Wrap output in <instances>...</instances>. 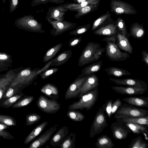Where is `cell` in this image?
Here are the masks:
<instances>
[{
    "label": "cell",
    "instance_id": "obj_1",
    "mask_svg": "<svg viewBox=\"0 0 148 148\" xmlns=\"http://www.w3.org/2000/svg\"><path fill=\"white\" fill-rule=\"evenodd\" d=\"M40 70L38 68L32 70L30 67L23 68L16 75L9 86L23 90L32 84L39 74Z\"/></svg>",
    "mask_w": 148,
    "mask_h": 148
},
{
    "label": "cell",
    "instance_id": "obj_2",
    "mask_svg": "<svg viewBox=\"0 0 148 148\" xmlns=\"http://www.w3.org/2000/svg\"><path fill=\"white\" fill-rule=\"evenodd\" d=\"M116 34L111 37H106L102 40L105 41L106 45L105 48L106 55L112 61H124L130 57L127 52L121 51L116 44Z\"/></svg>",
    "mask_w": 148,
    "mask_h": 148
},
{
    "label": "cell",
    "instance_id": "obj_3",
    "mask_svg": "<svg viewBox=\"0 0 148 148\" xmlns=\"http://www.w3.org/2000/svg\"><path fill=\"white\" fill-rule=\"evenodd\" d=\"M98 87L83 95L77 101L73 102L68 107L69 110H90L97 100L99 94Z\"/></svg>",
    "mask_w": 148,
    "mask_h": 148
},
{
    "label": "cell",
    "instance_id": "obj_4",
    "mask_svg": "<svg viewBox=\"0 0 148 148\" xmlns=\"http://www.w3.org/2000/svg\"><path fill=\"white\" fill-rule=\"evenodd\" d=\"M14 25L18 28L28 32L44 33L45 31L42 29V24L30 14L17 18L14 21Z\"/></svg>",
    "mask_w": 148,
    "mask_h": 148
},
{
    "label": "cell",
    "instance_id": "obj_5",
    "mask_svg": "<svg viewBox=\"0 0 148 148\" xmlns=\"http://www.w3.org/2000/svg\"><path fill=\"white\" fill-rule=\"evenodd\" d=\"M108 125L107 116L103 109L99 107L90 128V137L93 138L96 135L101 132Z\"/></svg>",
    "mask_w": 148,
    "mask_h": 148
},
{
    "label": "cell",
    "instance_id": "obj_6",
    "mask_svg": "<svg viewBox=\"0 0 148 148\" xmlns=\"http://www.w3.org/2000/svg\"><path fill=\"white\" fill-rule=\"evenodd\" d=\"M114 114V116L144 117L148 116V110L123 103L119 107Z\"/></svg>",
    "mask_w": 148,
    "mask_h": 148
},
{
    "label": "cell",
    "instance_id": "obj_7",
    "mask_svg": "<svg viewBox=\"0 0 148 148\" xmlns=\"http://www.w3.org/2000/svg\"><path fill=\"white\" fill-rule=\"evenodd\" d=\"M100 46V44L96 42H90L88 43L79 57L78 64L79 66H83L94 62V54Z\"/></svg>",
    "mask_w": 148,
    "mask_h": 148
},
{
    "label": "cell",
    "instance_id": "obj_8",
    "mask_svg": "<svg viewBox=\"0 0 148 148\" xmlns=\"http://www.w3.org/2000/svg\"><path fill=\"white\" fill-rule=\"evenodd\" d=\"M37 107L43 112L49 114H54L60 108L61 104L56 100L49 99L41 95L37 101Z\"/></svg>",
    "mask_w": 148,
    "mask_h": 148
},
{
    "label": "cell",
    "instance_id": "obj_9",
    "mask_svg": "<svg viewBox=\"0 0 148 148\" xmlns=\"http://www.w3.org/2000/svg\"><path fill=\"white\" fill-rule=\"evenodd\" d=\"M111 11L117 15L125 14L134 15L137 12L131 4L120 0H112L110 3Z\"/></svg>",
    "mask_w": 148,
    "mask_h": 148
},
{
    "label": "cell",
    "instance_id": "obj_10",
    "mask_svg": "<svg viewBox=\"0 0 148 148\" xmlns=\"http://www.w3.org/2000/svg\"><path fill=\"white\" fill-rule=\"evenodd\" d=\"M47 20L53 27L50 31V34L53 36L60 35L67 31L75 28L78 25L76 23L64 20L53 21L49 19Z\"/></svg>",
    "mask_w": 148,
    "mask_h": 148
},
{
    "label": "cell",
    "instance_id": "obj_11",
    "mask_svg": "<svg viewBox=\"0 0 148 148\" xmlns=\"http://www.w3.org/2000/svg\"><path fill=\"white\" fill-rule=\"evenodd\" d=\"M23 68V66H22L11 69L0 75V100L16 75Z\"/></svg>",
    "mask_w": 148,
    "mask_h": 148
},
{
    "label": "cell",
    "instance_id": "obj_12",
    "mask_svg": "<svg viewBox=\"0 0 148 148\" xmlns=\"http://www.w3.org/2000/svg\"><path fill=\"white\" fill-rule=\"evenodd\" d=\"M87 76L80 78H76L70 84L65 94V99H69L77 97L78 98L82 86Z\"/></svg>",
    "mask_w": 148,
    "mask_h": 148
},
{
    "label": "cell",
    "instance_id": "obj_13",
    "mask_svg": "<svg viewBox=\"0 0 148 148\" xmlns=\"http://www.w3.org/2000/svg\"><path fill=\"white\" fill-rule=\"evenodd\" d=\"M110 128L113 137L117 140H122L126 139L128 134L132 132L123 123L117 121L112 124Z\"/></svg>",
    "mask_w": 148,
    "mask_h": 148
},
{
    "label": "cell",
    "instance_id": "obj_14",
    "mask_svg": "<svg viewBox=\"0 0 148 148\" xmlns=\"http://www.w3.org/2000/svg\"><path fill=\"white\" fill-rule=\"evenodd\" d=\"M99 79L95 73L88 75L82 84L78 98L98 87Z\"/></svg>",
    "mask_w": 148,
    "mask_h": 148
},
{
    "label": "cell",
    "instance_id": "obj_15",
    "mask_svg": "<svg viewBox=\"0 0 148 148\" xmlns=\"http://www.w3.org/2000/svg\"><path fill=\"white\" fill-rule=\"evenodd\" d=\"M57 124L51 127L47 130L37 138L30 145L28 148H40L45 144L50 139L51 135L56 130Z\"/></svg>",
    "mask_w": 148,
    "mask_h": 148
},
{
    "label": "cell",
    "instance_id": "obj_16",
    "mask_svg": "<svg viewBox=\"0 0 148 148\" xmlns=\"http://www.w3.org/2000/svg\"><path fill=\"white\" fill-rule=\"evenodd\" d=\"M112 90L116 93L123 95H140L145 93L147 88H138L131 86H113Z\"/></svg>",
    "mask_w": 148,
    "mask_h": 148
},
{
    "label": "cell",
    "instance_id": "obj_17",
    "mask_svg": "<svg viewBox=\"0 0 148 148\" xmlns=\"http://www.w3.org/2000/svg\"><path fill=\"white\" fill-rule=\"evenodd\" d=\"M109 80L118 85L147 88V84L146 83L141 80L131 78L117 79L112 78H110Z\"/></svg>",
    "mask_w": 148,
    "mask_h": 148
},
{
    "label": "cell",
    "instance_id": "obj_18",
    "mask_svg": "<svg viewBox=\"0 0 148 148\" xmlns=\"http://www.w3.org/2000/svg\"><path fill=\"white\" fill-rule=\"evenodd\" d=\"M118 32L115 21L94 30L93 33L95 35L111 37L116 35Z\"/></svg>",
    "mask_w": 148,
    "mask_h": 148
},
{
    "label": "cell",
    "instance_id": "obj_19",
    "mask_svg": "<svg viewBox=\"0 0 148 148\" xmlns=\"http://www.w3.org/2000/svg\"><path fill=\"white\" fill-rule=\"evenodd\" d=\"M101 0H88L79 3H68L60 5L57 6L62 11L66 12L68 10L71 11H75L87 5L100 3Z\"/></svg>",
    "mask_w": 148,
    "mask_h": 148
},
{
    "label": "cell",
    "instance_id": "obj_20",
    "mask_svg": "<svg viewBox=\"0 0 148 148\" xmlns=\"http://www.w3.org/2000/svg\"><path fill=\"white\" fill-rule=\"evenodd\" d=\"M116 44L119 49L132 54L133 48L128 38L118 31L116 34Z\"/></svg>",
    "mask_w": 148,
    "mask_h": 148
},
{
    "label": "cell",
    "instance_id": "obj_21",
    "mask_svg": "<svg viewBox=\"0 0 148 148\" xmlns=\"http://www.w3.org/2000/svg\"><path fill=\"white\" fill-rule=\"evenodd\" d=\"M116 121L123 123H130L145 125L148 126V116L144 117L114 116Z\"/></svg>",
    "mask_w": 148,
    "mask_h": 148
},
{
    "label": "cell",
    "instance_id": "obj_22",
    "mask_svg": "<svg viewBox=\"0 0 148 148\" xmlns=\"http://www.w3.org/2000/svg\"><path fill=\"white\" fill-rule=\"evenodd\" d=\"M69 129L67 126L61 127L53 136L50 143L51 146L56 147L58 146L67 136Z\"/></svg>",
    "mask_w": 148,
    "mask_h": 148
},
{
    "label": "cell",
    "instance_id": "obj_23",
    "mask_svg": "<svg viewBox=\"0 0 148 148\" xmlns=\"http://www.w3.org/2000/svg\"><path fill=\"white\" fill-rule=\"evenodd\" d=\"M127 103L136 107L148 108V97H132L122 99Z\"/></svg>",
    "mask_w": 148,
    "mask_h": 148
},
{
    "label": "cell",
    "instance_id": "obj_24",
    "mask_svg": "<svg viewBox=\"0 0 148 148\" xmlns=\"http://www.w3.org/2000/svg\"><path fill=\"white\" fill-rule=\"evenodd\" d=\"M111 14L109 11H108L99 16L93 22L91 28V31H94L113 22L114 21L111 18Z\"/></svg>",
    "mask_w": 148,
    "mask_h": 148
},
{
    "label": "cell",
    "instance_id": "obj_25",
    "mask_svg": "<svg viewBox=\"0 0 148 148\" xmlns=\"http://www.w3.org/2000/svg\"><path fill=\"white\" fill-rule=\"evenodd\" d=\"M145 34V30L143 24L135 22L132 24L130 27V32L128 37L130 36L138 39L143 38Z\"/></svg>",
    "mask_w": 148,
    "mask_h": 148
},
{
    "label": "cell",
    "instance_id": "obj_26",
    "mask_svg": "<svg viewBox=\"0 0 148 148\" xmlns=\"http://www.w3.org/2000/svg\"><path fill=\"white\" fill-rule=\"evenodd\" d=\"M123 124L133 133L135 134H142L143 135L145 139L147 141L148 140L147 135L148 134V126L145 125L130 123H125Z\"/></svg>",
    "mask_w": 148,
    "mask_h": 148
},
{
    "label": "cell",
    "instance_id": "obj_27",
    "mask_svg": "<svg viewBox=\"0 0 148 148\" xmlns=\"http://www.w3.org/2000/svg\"><path fill=\"white\" fill-rule=\"evenodd\" d=\"M40 91L52 99L56 100L59 98V90L53 84L48 83L45 84L41 88Z\"/></svg>",
    "mask_w": 148,
    "mask_h": 148
},
{
    "label": "cell",
    "instance_id": "obj_28",
    "mask_svg": "<svg viewBox=\"0 0 148 148\" xmlns=\"http://www.w3.org/2000/svg\"><path fill=\"white\" fill-rule=\"evenodd\" d=\"M102 65L101 61L93 63L84 68L82 71V73L77 78H82L95 73L100 70Z\"/></svg>",
    "mask_w": 148,
    "mask_h": 148
},
{
    "label": "cell",
    "instance_id": "obj_29",
    "mask_svg": "<svg viewBox=\"0 0 148 148\" xmlns=\"http://www.w3.org/2000/svg\"><path fill=\"white\" fill-rule=\"evenodd\" d=\"M72 52L69 50L62 52L51 60L50 66H59L66 62L71 57Z\"/></svg>",
    "mask_w": 148,
    "mask_h": 148
},
{
    "label": "cell",
    "instance_id": "obj_30",
    "mask_svg": "<svg viewBox=\"0 0 148 148\" xmlns=\"http://www.w3.org/2000/svg\"><path fill=\"white\" fill-rule=\"evenodd\" d=\"M48 124L47 121H44L36 126L25 138L24 144H28L34 139L44 130Z\"/></svg>",
    "mask_w": 148,
    "mask_h": 148
},
{
    "label": "cell",
    "instance_id": "obj_31",
    "mask_svg": "<svg viewBox=\"0 0 148 148\" xmlns=\"http://www.w3.org/2000/svg\"><path fill=\"white\" fill-rule=\"evenodd\" d=\"M65 14V12L61 11L57 6L50 7L48 9L46 19L51 20L53 19L57 21H63L64 20V15Z\"/></svg>",
    "mask_w": 148,
    "mask_h": 148
},
{
    "label": "cell",
    "instance_id": "obj_32",
    "mask_svg": "<svg viewBox=\"0 0 148 148\" xmlns=\"http://www.w3.org/2000/svg\"><path fill=\"white\" fill-rule=\"evenodd\" d=\"M95 145L97 148H112L114 144L108 136L102 135L98 138Z\"/></svg>",
    "mask_w": 148,
    "mask_h": 148
},
{
    "label": "cell",
    "instance_id": "obj_33",
    "mask_svg": "<svg viewBox=\"0 0 148 148\" xmlns=\"http://www.w3.org/2000/svg\"><path fill=\"white\" fill-rule=\"evenodd\" d=\"M109 76H113L119 77L123 76H128L131 73L128 71L121 68L112 66L106 68L104 69Z\"/></svg>",
    "mask_w": 148,
    "mask_h": 148
},
{
    "label": "cell",
    "instance_id": "obj_34",
    "mask_svg": "<svg viewBox=\"0 0 148 148\" xmlns=\"http://www.w3.org/2000/svg\"><path fill=\"white\" fill-rule=\"evenodd\" d=\"M99 3L90 4L76 10L75 12L77 13L75 15V18H79L83 16L96 10Z\"/></svg>",
    "mask_w": 148,
    "mask_h": 148
},
{
    "label": "cell",
    "instance_id": "obj_35",
    "mask_svg": "<svg viewBox=\"0 0 148 148\" xmlns=\"http://www.w3.org/2000/svg\"><path fill=\"white\" fill-rule=\"evenodd\" d=\"M25 95V94L22 92L3 100L0 103V106L2 108H8L12 106L15 103Z\"/></svg>",
    "mask_w": 148,
    "mask_h": 148
},
{
    "label": "cell",
    "instance_id": "obj_36",
    "mask_svg": "<svg viewBox=\"0 0 148 148\" xmlns=\"http://www.w3.org/2000/svg\"><path fill=\"white\" fill-rule=\"evenodd\" d=\"M76 134L71 133L67 136L59 145L61 148H75Z\"/></svg>",
    "mask_w": 148,
    "mask_h": 148
},
{
    "label": "cell",
    "instance_id": "obj_37",
    "mask_svg": "<svg viewBox=\"0 0 148 148\" xmlns=\"http://www.w3.org/2000/svg\"><path fill=\"white\" fill-rule=\"evenodd\" d=\"M62 45L63 44L60 43L49 49L43 57V62H45L51 60L60 51Z\"/></svg>",
    "mask_w": 148,
    "mask_h": 148
},
{
    "label": "cell",
    "instance_id": "obj_38",
    "mask_svg": "<svg viewBox=\"0 0 148 148\" xmlns=\"http://www.w3.org/2000/svg\"><path fill=\"white\" fill-rule=\"evenodd\" d=\"M147 143L144 141L140 136H138L132 141L129 148H148Z\"/></svg>",
    "mask_w": 148,
    "mask_h": 148
},
{
    "label": "cell",
    "instance_id": "obj_39",
    "mask_svg": "<svg viewBox=\"0 0 148 148\" xmlns=\"http://www.w3.org/2000/svg\"><path fill=\"white\" fill-rule=\"evenodd\" d=\"M66 115L71 120L76 122L82 121L85 118V116L82 113L76 110H68Z\"/></svg>",
    "mask_w": 148,
    "mask_h": 148
},
{
    "label": "cell",
    "instance_id": "obj_40",
    "mask_svg": "<svg viewBox=\"0 0 148 148\" xmlns=\"http://www.w3.org/2000/svg\"><path fill=\"white\" fill-rule=\"evenodd\" d=\"M115 21L116 22L118 31L129 39L128 33L127 31L125 21L123 19L119 17Z\"/></svg>",
    "mask_w": 148,
    "mask_h": 148
},
{
    "label": "cell",
    "instance_id": "obj_41",
    "mask_svg": "<svg viewBox=\"0 0 148 148\" xmlns=\"http://www.w3.org/2000/svg\"><path fill=\"white\" fill-rule=\"evenodd\" d=\"M34 97L33 96L25 97L20 100L12 106L13 108H21L25 106L30 103L34 100Z\"/></svg>",
    "mask_w": 148,
    "mask_h": 148
},
{
    "label": "cell",
    "instance_id": "obj_42",
    "mask_svg": "<svg viewBox=\"0 0 148 148\" xmlns=\"http://www.w3.org/2000/svg\"><path fill=\"white\" fill-rule=\"evenodd\" d=\"M21 89L15 87H12L9 86L4 92L1 99L3 101L19 93L22 92Z\"/></svg>",
    "mask_w": 148,
    "mask_h": 148
},
{
    "label": "cell",
    "instance_id": "obj_43",
    "mask_svg": "<svg viewBox=\"0 0 148 148\" xmlns=\"http://www.w3.org/2000/svg\"><path fill=\"white\" fill-rule=\"evenodd\" d=\"M0 123L9 126L16 125V122L14 118L5 115L0 114Z\"/></svg>",
    "mask_w": 148,
    "mask_h": 148
},
{
    "label": "cell",
    "instance_id": "obj_44",
    "mask_svg": "<svg viewBox=\"0 0 148 148\" xmlns=\"http://www.w3.org/2000/svg\"><path fill=\"white\" fill-rule=\"evenodd\" d=\"M41 116L36 113H32L27 115L26 117L25 125H31L38 121Z\"/></svg>",
    "mask_w": 148,
    "mask_h": 148
},
{
    "label": "cell",
    "instance_id": "obj_45",
    "mask_svg": "<svg viewBox=\"0 0 148 148\" xmlns=\"http://www.w3.org/2000/svg\"><path fill=\"white\" fill-rule=\"evenodd\" d=\"M91 24H88L78 26L74 30L71 31L69 33L71 35L77 36L87 32L90 28Z\"/></svg>",
    "mask_w": 148,
    "mask_h": 148
},
{
    "label": "cell",
    "instance_id": "obj_46",
    "mask_svg": "<svg viewBox=\"0 0 148 148\" xmlns=\"http://www.w3.org/2000/svg\"><path fill=\"white\" fill-rule=\"evenodd\" d=\"M65 0H33L31 1V5L32 7H34L38 5L45 4L48 2L60 4L64 3Z\"/></svg>",
    "mask_w": 148,
    "mask_h": 148
},
{
    "label": "cell",
    "instance_id": "obj_47",
    "mask_svg": "<svg viewBox=\"0 0 148 148\" xmlns=\"http://www.w3.org/2000/svg\"><path fill=\"white\" fill-rule=\"evenodd\" d=\"M113 101L110 99L106 101L105 103L101 106V107L108 117L110 118L111 116L112 105Z\"/></svg>",
    "mask_w": 148,
    "mask_h": 148
},
{
    "label": "cell",
    "instance_id": "obj_48",
    "mask_svg": "<svg viewBox=\"0 0 148 148\" xmlns=\"http://www.w3.org/2000/svg\"><path fill=\"white\" fill-rule=\"evenodd\" d=\"M58 70V68H53L40 73L39 75L42 79H44L55 73Z\"/></svg>",
    "mask_w": 148,
    "mask_h": 148
},
{
    "label": "cell",
    "instance_id": "obj_49",
    "mask_svg": "<svg viewBox=\"0 0 148 148\" xmlns=\"http://www.w3.org/2000/svg\"><path fill=\"white\" fill-rule=\"evenodd\" d=\"M0 62H5L11 64L13 61L10 55L5 52H0Z\"/></svg>",
    "mask_w": 148,
    "mask_h": 148
},
{
    "label": "cell",
    "instance_id": "obj_50",
    "mask_svg": "<svg viewBox=\"0 0 148 148\" xmlns=\"http://www.w3.org/2000/svg\"><path fill=\"white\" fill-rule=\"evenodd\" d=\"M123 103L120 99H117L113 101L112 105L111 116L114 114L119 107Z\"/></svg>",
    "mask_w": 148,
    "mask_h": 148
},
{
    "label": "cell",
    "instance_id": "obj_51",
    "mask_svg": "<svg viewBox=\"0 0 148 148\" xmlns=\"http://www.w3.org/2000/svg\"><path fill=\"white\" fill-rule=\"evenodd\" d=\"M82 36L78 37H74L70 39L68 43L70 47H75L81 41Z\"/></svg>",
    "mask_w": 148,
    "mask_h": 148
},
{
    "label": "cell",
    "instance_id": "obj_52",
    "mask_svg": "<svg viewBox=\"0 0 148 148\" xmlns=\"http://www.w3.org/2000/svg\"><path fill=\"white\" fill-rule=\"evenodd\" d=\"M19 0H10V12L12 13L18 7Z\"/></svg>",
    "mask_w": 148,
    "mask_h": 148
},
{
    "label": "cell",
    "instance_id": "obj_53",
    "mask_svg": "<svg viewBox=\"0 0 148 148\" xmlns=\"http://www.w3.org/2000/svg\"><path fill=\"white\" fill-rule=\"evenodd\" d=\"M105 51L104 48L100 47L95 52L94 56V61H97L101 57L102 53Z\"/></svg>",
    "mask_w": 148,
    "mask_h": 148
},
{
    "label": "cell",
    "instance_id": "obj_54",
    "mask_svg": "<svg viewBox=\"0 0 148 148\" xmlns=\"http://www.w3.org/2000/svg\"><path fill=\"white\" fill-rule=\"evenodd\" d=\"M0 137L12 140L14 139V137L12 134L5 130H0Z\"/></svg>",
    "mask_w": 148,
    "mask_h": 148
},
{
    "label": "cell",
    "instance_id": "obj_55",
    "mask_svg": "<svg viewBox=\"0 0 148 148\" xmlns=\"http://www.w3.org/2000/svg\"><path fill=\"white\" fill-rule=\"evenodd\" d=\"M142 58L143 61L147 66H148V53L147 51L142 50L141 52Z\"/></svg>",
    "mask_w": 148,
    "mask_h": 148
},
{
    "label": "cell",
    "instance_id": "obj_56",
    "mask_svg": "<svg viewBox=\"0 0 148 148\" xmlns=\"http://www.w3.org/2000/svg\"><path fill=\"white\" fill-rule=\"evenodd\" d=\"M12 66L11 64H9L5 62H0V69L6 68L9 69Z\"/></svg>",
    "mask_w": 148,
    "mask_h": 148
},
{
    "label": "cell",
    "instance_id": "obj_57",
    "mask_svg": "<svg viewBox=\"0 0 148 148\" xmlns=\"http://www.w3.org/2000/svg\"><path fill=\"white\" fill-rule=\"evenodd\" d=\"M10 126L0 123V130H5L9 127Z\"/></svg>",
    "mask_w": 148,
    "mask_h": 148
},
{
    "label": "cell",
    "instance_id": "obj_58",
    "mask_svg": "<svg viewBox=\"0 0 148 148\" xmlns=\"http://www.w3.org/2000/svg\"><path fill=\"white\" fill-rule=\"evenodd\" d=\"M74 2H75L76 3H79L82 2L86 1L88 0H72Z\"/></svg>",
    "mask_w": 148,
    "mask_h": 148
},
{
    "label": "cell",
    "instance_id": "obj_59",
    "mask_svg": "<svg viewBox=\"0 0 148 148\" xmlns=\"http://www.w3.org/2000/svg\"><path fill=\"white\" fill-rule=\"evenodd\" d=\"M9 69L6 68H3L0 69V73L3 71H5L8 70Z\"/></svg>",
    "mask_w": 148,
    "mask_h": 148
},
{
    "label": "cell",
    "instance_id": "obj_60",
    "mask_svg": "<svg viewBox=\"0 0 148 148\" xmlns=\"http://www.w3.org/2000/svg\"><path fill=\"white\" fill-rule=\"evenodd\" d=\"M6 1V0H2V1L3 3H5V2Z\"/></svg>",
    "mask_w": 148,
    "mask_h": 148
}]
</instances>
